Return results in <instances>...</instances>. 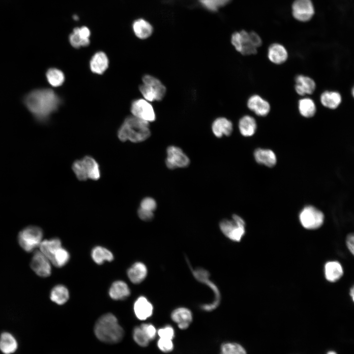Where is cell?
<instances>
[{"instance_id":"obj_1","label":"cell","mask_w":354,"mask_h":354,"mask_svg":"<svg viewBox=\"0 0 354 354\" xmlns=\"http://www.w3.org/2000/svg\"><path fill=\"white\" fill-rule=\"evenodd\" d=\"M24 103L36 118L44 120L57 110L60 99L53 90L41 88L28 93L24 99Z\"/></svg>"},{"instance_id":"obj_2","label":"cell","mask_w":354,"mask_h":354,"mask_svg":"<svg viewBox=\"0 0 354 354\" xmlns=\"http://www.w3.org/2000/svg\"><path fill=\"white\" fill-rule=\"evenodd\" d=\"M94 330L98 339L110 344L119 342L124 335L123 330L118 324L117 318L111 313L100 317L96 322Z\"/></svg>"},{"instance_id":"obj_3","label":"cell","mask_w":354,"mask_h":354,"mask_svg":"<svg viewBox=\"0 0 354 354\" xmlns=\"http://www.w3.org/2000/svg\"><path fill=\"white\" fill-rule=\"evenodd\" d=\"M149 122L134 116L127 118L118 131V137L122 142L133 143L145 141L150 135Z\"/></svg>"},{"instance_id":"obj_4","label":"cell","mask_w":354,"mask_h":354,"mask_svg":"<svg viewBox=\"0 0 354 354\" xmlns=\"http://www.w3.org/2000/svg\"><path fill=\"white\" fill-rule=\"evenodd\" d=\"M143 84L140 86V90L145 100L148 102L161 101L165 96L166 88L157 78L146 75L142 79Z\"/></svg>"},{"instance_id":"obj_5","label":"cell","mask_w":354,"mask_h":354,"mask_svg":"<svg viewBox=\"0 0 354 354\" xmlns=\"http://www.w3.org/2000/svg\"><path fill=\"white\" fill-rule=\"evenodd\" d=\"M43 235V231L40 228L35 226H28L19 232L18 242L25 251L30 252L39 246Z\"/></svg>"},{"instance_id":"obj_6","label":"cell","mask_w":354,"mask_h":354,"mask_svg":"<svg viewBox=\"0 0 354 354\" xmlns=\"http://www.w3.org/2000/svg\"><path fill=\"white\" fill-rule=\"evenodd\" d=\"M232 217L233 220H222L219 224L220 228L224 235L230 239L239 242L245 234V223L244 220L236 214L233 215Z\"/></svg>"},{"instance_id":"obj_7","label":"cell","mask_w":354,"mask_h":354,"mask_svg":"<svg viewBox=\"0 0 354 354\" xmlns=\"http://www.w3.org/2000/svg\"><path fill=\"white\" fill-rule=\"evenodd\" d=\"M299 219L301 225L308 230H315L323 224L324 216V213L315 207L307 206L300 211Z\"/></svg>"},{"instance_id":"obj_8","label":"cell","mask_w":354,"mask_h":354,"mask_svg":"<svg viewBox=\"0 0 354 354\" xmlns=\"http://www.w3.org/2000/svg\"><path fill=\"white\" fill-rule=\"evenodd\" d=\"M231 42L236 51L243 56L254 55L258 53V49L250 41L249 32L245 30L234 32Z\"/></svg>"},{"instance_id":"obj_9","label":"cell","mask_w":354,"mask_h":354,"mask_svg":"<svg viewBox=\"0 0 354 354\" xmlns=\"http://www.w3.org/2000/svg\"><path fill=\"white\" fill-rule=\"evenodd\" d=\"M131 111L133 116L148 122L156 119L155 113L149 102L143 99L134 101L131 105Z\"/></svg>"},{"instance_id":"obj_10","label":"cell","mask_w":354,"mask_h":354,"mask_svg":"<svg viewBox=\"0 0 354 354\" xmlns=\"http://www.w3.org/2000/svg\"><path fill=\"white\" fill-rule=\"evenodd\" d=\"M167 157L166 159L167 167L170 169L177 168H184L188 166L190 160L182 150L174 146L169 147L167 149Z\"/></svg>"},{"instance_id":"obj_11","label":"cell","mask_w":354,"mask_h":354,"mask_svg":"<svg viewBox=\"0 0 354 354\" xmlns=\"http://www.w3.org/2000/svg\"><path fill=\"white\" fill-rule=\"evenodd\" d=\"M294 17L300 22L309 21L315 13L311 0H295L292 6Z\"/></svg>"},{"instance_id":"obj_12","label":"cell","mask_w":354,"mask_h":354,"mask_svg":"<svg viewBox=\"0 0 354 354\" xmlns=\"http://www.w3.org/2000/svg\"><path fill=\"white\" fill-rule=\"evenodd\" d=\"M246 106L250 111L260 117L267 116L271 109L269 102L258 94L250 95L247 100Z\"/></svg>"},{"instance_id":"obj_13","label":"cell","mask_w":354,"mask_h":354,"mask_svg":"<svg viewBox=\"0 0 354 354\" xmlns=\"http://www.w3.org/2000/svg\"><path fill=\"white\" fill-rule=\"evenodd\" d=\"M193 274L195 278L199 281L205 283L206 285L213 291L215 299L213 303L204 304L202 306V308L205 311H211L217 307L220 302V293L217 287L209 279V274L208 271L202 268H198L193 270Z\"/></svg>"},{"instance_id":"obj_14","label":"cell","mask_w":354,"mask_h":354,"mask_svg":"<svg viewBox=\"0 0 354 354\" xmlns=\"http://www.w3.org/2000/svg\"><path fill=\"white\" fill-rule=\"evenodd\" d=\"M316 88V83L311 77L302 74L295 76V90L301 97L312 95L315 91Z\"/></svg>"},{"instance_id":"obj_15","label":"cell","mask_w":354,"mask_h":354,"mask_svg":"<svg viewBox=\"0 0 354 354\" xmlns=\"http://www.w3.org/2000/svg\"><path fill=\"white\" fill-rule=\"evenodd\" d=\"M49 259L40 251H36L30 263L31 268L38 276L47 277L51 274V266Z\"/></svg>"},{"instance_id":"obj_16","label":"cell","mask_w":354,"mask_h":354,"mask_svg":"<svg viewBox=\"0 0 354 354\" xmlns=\"http://www.w3.org/2000/svg\"><path fill=\"white\" fill-rule=\"evenodd\" d=\"M289 52L283 44L274 42L271 43L267 50V57L269 61L277 65L285 63L288 59Z\"/></svg>"},{"instance_id":"obj_17","label":"cell","mask_w":354,"mask_h":354,"mask_svg":"<svg viewBox=\"0 0 354 354\" xmlns=\"http://www.w3.org/2000/svg\"><path fill=\"white\" fill-rule=\"evenodd\" d=\"M343 101L340 92L334 90H325L320 96V102L324 108L334 110L339 108Z\"/></svg>"},{"instance_id":"obj_18","label":"cell","mask_w":354,"mask_h":354,"mask_svg":"<svg viewBox=\"0 0 354 354\" xmlns=\"http://www.w3.org/2000/svg\"><path fill=\"white\" fill-rule=\"evenodd\" d=\"M213 134L217 138L223 136H229L233 130V124L231 120L224 117L216 118L211 124Z\"/></svg>"},{"instance_id":"obj_19","label":"cell","mask_w":354,"mask_h":354,"mask_svg":"<svg viewBox=\"0 0 354 354\" xmlns=\"http://www.w3.org/2000/svg\"><path fill=\"white\" fill-rule=\"evenodd\" d=\"M171 317L178 328L182 330L187 329L193 320L191 311L185 307H179L173 310Z\"/></svg>"},{"instance_id":"obj_20","label":"cell","mask_w":354,"mask_h":354,"mask_svg":"<svg viewBox=\"0 0 354 354\" xmlns=\"http://www.w3.org/2000/svg\"><path fill=\"white\" fill-rule=\"evenodd\" d=\"M134 311L137 318L140 320H145L153 313L152 304L144 296L139 297L134 304Z\"/></svg>"},{"instance_id":"obj_21","label":"cell","mask_w":354,"mask_h":354,"mask_svg":"<svg viewBox=\"0 0 354 354\" xmlns=\"http://www.w3.org/2000/svg\"><path fill=\"white\" fill-rule=\"evenodd\" d=\"M240 133L244 137H249L254 135L257 129V123L255 118L249 115L242 116L238 122Z\"/></svg>"},{"instance_id":"obj_22","label":"cell","mask_w":354,"mask_h":354,"mask_svg":"<svg viewBox=\"0 0 354 354\" xmlns=\"http://www.w3.org/2000/svg\"><path fill=\"white\" fill-rule=\"evenodd\" d=\"M297 109L300 115L306 118L314 117L317 111L315 102L308 96L302 97L298 100Z\"/></svg>"},{"instance_id":"obj_23","label":"cell","mask_w":354,"mask_h":354,"mask_svg":"<svg viewBox=\"0 0 354 354\" xmlns=\"http://www.w3.org/2000/svg\"><path fill=\"white\" fill-rule=\"evenodd\" d=\"M254 156L257 163L268 167H273L277 162L275 153L269 149L257 148L254 152Z\"/></svg>"},{"instance_id":"obj_24","label":"cell","mask_w":354,"mask_h":354,"mask_svg":"<svg viewBox=\"0 0 354 354\" xmlns=\"http://www.w3.org/2000/svg\"><path fill=\"white\" fill-rule=\"evenodd\" d=\"M326 279L330 282H335L340 279L343 274L342 265L337 261L327 262L324 267Z\"/></svg>"},{"instance_id":"obj_25","label":"cell","mask_w":354,"mask_h":354,"mask_svg":"<svg viewBox=\"0 0 354 354\" xmlns=\"http://www.w3.org/2000/svg\"><path fill=\"white\" fill-rule=\"evenodd\" d=\"M109 294L113 299L123 300L129 296L130 290L125 282L117 281L111 285Z\"/></svg>"},{"instance_id":"obj_26","label":"cell","mask_w":354,"mask_h":354,"mask_svg":"<svg viewBox=\"0 0 354 354\" xmlns=\"http://www.w3.org/2000/svg\"><path fill=\"white\" fill-rule=\"evenodd\" d=\"M147 268L141 262L134 263L128 270L127 275L129 280L134 284L142 282L147 275Z\"/></svg>"},{"instance_id":"obj_27","label":"cell","mask_w":354,"mask_h":354,"mask_svg":"<svg viewBox=\"0 0 354 354\" xmlns=\"http://www.w3.org/2000/svg\"><path fill=\"white\" fill-rule=\"evenodd\" d=\"M109 61L106 55L98 52L92 57L90 61V68L94 73L102 74L108 67Z\"/></svg>"},{"instance_id":"obj_28","label":"cell","mask_w":354,"mask_h":354,"mask_svg":"<svg viewBox=\"0 0 354 354\" xmlns=\"http://www.w3.org/2000/svg\"><path fill=\"white\" fill-rule=\"evenodd\" d=\"M135 34L140 39L149 37L153 32V27L147 21L143 19L135 20L132 25Z\"/></svg>"},{"instance_id":"obj_29","label":"cell","mask_w":354,"mask_h":354,"mask_svg":"<svg viewBox=\"0 0 354 354\" xmlns=\"http://www.w3.org/2000/svg\"><path fill=\"white\" fill-rule=\"evenodd\" d=\"M61 247V241L59 238H53L45 239L39 244L40 252L50 261L55 252Z\"/></svg>"},{"instance_id":"obj_30","label":"cell","mask_w":354,"mask_h":354,"mask_svg":"<svg viewBox=\"0 0 354 354\" xmlns=\"http://www.w3.org/2000/svg\"><path fill=\"white\" fill-rule=\"evenodd\" d=\"M17 343L14 337L8 332L2 333L0 337V350L5 354L14 353L17 349Z\"/></svg>"},{"instance_id":"obj_31","label":"cell","mask_w":354,"mask_h":354,"mask_svg":"<svg viewBox=\"0 0 354 354\" xmlns=\"http://www.w3.org/2000/svg\"><path fill=\"white\" fill-rule=\"evenodd\" d=\"M50 297L52 301L59 305H62L69 299V292L64 286L58 285L52 289Z\"/></svg>"},{"instance_id":"obj_32","label":"cell","mask_w":354,"mask_h":354,"mask_svg":"<svg viewBox=\"0 0 354 354\" xmlns=\"http://www.w3.org/2000/svg\"><path fill=\"white\" fill-rule=\"evenodd\" d=\"M86 167L88 178L94 180H98L100 177V171L98 164L91 156H85L82 159Z\"/></svg>"},{"instance_id":"obj_33","label":"cell","mask_w":354,"mask_h":354,"mask_svg":"<svg viewBox=\"0 0 354 354\" xmlns=\"http://www.w3.org/2000/svg\"><path fill=\"white\" fill-rule=\"evenodd\" d=\"M91 255L93 261L98 265H101L105 261L111 262L114 259L112 253L101 246L95 247L92 250Z\"/></svg>"},{"instance_id":"obj_34","label":"cell","mask_w":354,"mask_h":354,"mask_svg":"<svg viewBox=\"0 0 354 354\" xmlns=\"http://www.w3.org/2000/svg\"><path fill=\"white\" fill-rule=\"evenodd\" d=\"M46 76L48 83L53 87H59L63 84L64 81V75L63 72L57 68L49 69L47 71Z\"/></svg>"},{"instance_id":"obj_35","label":"cell","mask_w":354,"mask_h":354,"mask_svg":"<svg viewBox=\"0 0 354 354\" xmlns=\"http://www.w3.org/2000/svg\"><path fill=\"white\" fill-rule=\"evenodd\" d=\"M219 354H247V352L240 344L228 342L221 345Z\"/></svg>"},{"instance_id":"obj_36","label":"cell","mask_w":354,"mask_h":354,"mask_svg":"<svg viewBox=\"0 0 354 354\" xmlns=\"http://www.w3.org/2000/svg\"><path fill=\"white\" fill-rule=\"evenodd\" d=\"M69 258L70 255L68 252L61 247L53 255L51 263L56 267H61L67 263Z\"/></svg>"},{"instance_id":"obj_37","label":"cell","mask_w":354,"mask_h":354,"mask_svg":"<svg viewBox=\"0 0 354 354\" xmlns=\"http://www.w3.org/2000/svg\"><path fill=\"white\" fill-rule=\"evenodd\" d=\"M201 4L207 10L215 12L228 4L231 0H199Z\"/></svg>"},{"instance_id":"obj_38","label":"cell","mask_w":354,"mask_h":354,"mask_svg":"<svg viewBox=\"0 0 354 354\" xmlns=\"http://www.w3.org/2000/svg\"><path fill=\"white\" fill-rule=\"evenodd\" d=\"M72 170L79 180L84 181L88 178L86 167L82 159L76 160L73 163Z\"/></svg>"},{"instance_id":"obj_39","label":"cell","mask_w":354,"mask_h":354,"mask_svg":"<svg viewBox=\"0 0 354 354\" xmlns=\"http://www.w3.org/2000/svg\"><path fill=\"white\" fill-rule=\"evenodd\" d=\"M133 335L134 341L139 346L144 347L148 346L150 341L140 326L134 328Z\"/></svg>"},{"instance_id":"obj_40","label":"cell","mask_w":354,"mask_h":354,"mask_svg":"<svg viewBox=\"0 0 354 354\" xmlns=\"http://www.w3.org/2000/svg\"><path fill=\"white\" fill-rule=\"evenodd\" d=\"M69 40L71 45L76 48L87 46L90 43L89 39H83L77 33L73 31L69 36Z\"/></svg>"},{"instance_id":"obj_41","label":"cell","mask_w":354,"mask_h":354,"mask_svg":"<svg viewBox=\"0 0 354 354\" xmlns=\"http://www.w3.org/2000/svg\"><path fill=\"white\" fill-rule=\"evenodd\" d=\"M157 346L161 351L165 353L171 352L174 347L173 340L162 338L158 339Z\"/></svg>"},{"instance_id":"obj_42","label":"cell","mask_w":354,"mask_h":354,"mask_svg":"<svg viewBox=\"0 0 354 354\" xmlns=\"http://www.w3.org/2000/svg\"><path fill=\"white\" fill-rule=\"evenodd\" d=\"M157 334L159 336V338L171 340H173L175 335L174 329L170 325H167L159 329L157 331Z\"/></svg>"},{"instance_id":"obj_43","label":"cell","mask_w":354,"mask_h":354,"mask_svg":"<svg viewBox=\"0 0 354 354\" xmlns=\"http://www.w3.org/2000/svg\"><path fill=\"white\" fill-rule=\"evenodd\" d=\"M149 341L153 340L157 334V330L150 324H143L140 326Z\"/></svg>"},{"instance_id":"obj_44","label":"cell","mask_w":354,"mask_h":354,"mask_svg":"<svg viewBox=\"0 0 354 354\" xmlns=\"http://www.w3.org/2000/svg\"><path fill=\"white\" fill-rule=\"evenodd\" d=\"M156 206L155 201L150 197L144 198L140 204V208L151 212H153Z\"/></svg>"},{"instance_id":"obj_45","label":"cell","mask_w":354,"mask_h":354,"mask_svg":"<svg viewBox=\"0 0 354 354\" xmlns=\"http://www.w3.org/2000/svg\"><path fill=\"white\" fill-rule=\"evenodd\" d=\"M249 38L252 44L257 49L263 44V41L260 36L255 31L249 32Z\"/></svg>"},{"instance_id":"obj_46","label":"cell","mask_w":354,"mask_h":354,"mask_svg":"<svg viewBox=\"0 0 354 354\" xmlns=\"http://www.w3.org/2000/svg\"><path fill=\"white\" fill-rule=\"evenodd\" d=\"M73 31L77 33L83 39H89V37L90 35V31L87 27H82L81 28H75Z\"/></svg>"},{"instance_id":"obj_47","label":"cell","mask_w":354,"mask_h":354,"mask_svg":"<svg viewBox=\"0 0 354 354\" xmlns=\"http://www.w3.org/2000/svg\"><path fill=\"white\" fill-rule=\"evenodd\" d=\"M138 215L139 218L144 221L151 220L153 217V212L142 209L140 207L138 210Z\"/></svg>"},{"instance_id":"obj_48","label":"cell","mask_w":354,"mask_h":354,"mask_svg":"<svg viewBox=\"0 0 354 354\" xmlns=\"http://www.w3.org/2000/svg\"><path fill=\"white\" fill-rule=\"evenodd\" d=\"M354 236L353 234L349 235L346 238V245L350 252L354 255Z\"/></svg>"},{"instance_id":"obj_49","label":"cell","mask_w":354,"mask_h":354,"mask_svg":"<svg viewBox=\"0 0 354 354\" xmlns=\"http://www.w3.org/2000/svg\"><path fill=\"white\" fill-rule=\"evenodd\" d=\"M354 287H352V288L350 289V295L352 297V299L353 301H354Z\"/></svg>"},{"instance_id":"obj_50","label":"cell","mask_w":354,"mask_h":354,"mask_svg":"<svg viewBox=\"0 0 354 354\" xmlns=\"http://www.w3.org/2000/svg\"><path fill=\"white\" fill-rule=\"evenodd\" d=\"M326 354H337V353L334 351H329L326 353Z\"/></svg>"}]
</instances>
